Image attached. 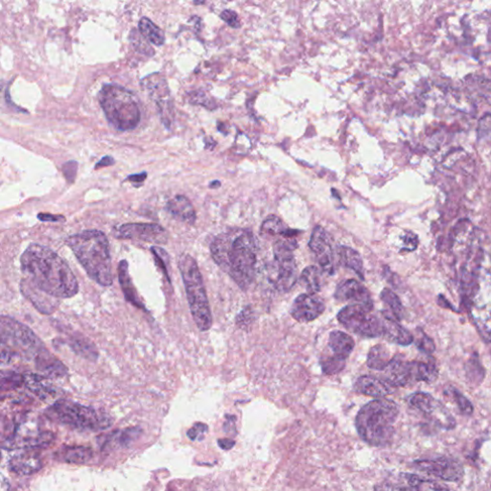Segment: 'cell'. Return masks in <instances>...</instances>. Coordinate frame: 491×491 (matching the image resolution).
<instances>
[{"instance_id":"obj_1","label":"cell","mask_w":491,"mask_h":491,"mask_svg":"<svg viewBox=\"0 0 491 491\" xmlns=\"http://www.w3.org/2000/svg\"><path fill=\"white\" fill-rule=\"evenodd\" d=\"M21 283L47 297L69 298L79 292L78 281L71 267L49 248L29 246L21 255Z\"/></svg>"},{"instance_id":"obj_2","label":"cell","mask_w":491,"mask_h":491,"mask_svg":"<svg viewBox=\"0 0 491 491\" xmlns=\"http://www.w3.org/2000/svg\"><path fill=\"white\" fill-rule=\"evenodd\" d=\"M215 263L232 278L242 290L254 280L257 246L254 233L246 228H232L219 235L211 245Z\"/></svg>"},{"instance_id":"obj_3","label":"cell","mask_w":491,"mask_h":491,"mask_svg":"<svg viewBox=\"0 0 491 491\" xmlns=\"http://www.w3.org/2000/svg\"><path fill=\"white\" fill-rule=\"evenodd\" d=\"M67 245L93 280L104 287L112 285V256L109 240L104 232L85 230L67 238Z\"/></svg>"},{"instance_id":"obj_4","label":"cell","mask_w":491,"mask_h":491,"mask_svg":"<svg viewBox=\"0 0 491 491\" xmlns=\"http://www.w3.org/2000/svg\"><path fill=\"white\" fill-rule=\"evenodd\" d=\"M399 416L398 405L387 398L368 402L358 411L355 427L361 439L370 446L384 447L392 444Z\"/></svg>"},{"instance_id":"obj_5","label":"cell","mask_w":491,"mask_h":491,"mask_svg":"<svg viewBox=\"0 0 491 491\" xmlns=\"http://www.w3.org/2000/svg\"><path fill=\"white\" fill-rule=\"evenodd\" d=\"M99 103L108 121L119 131H131L141 120L139 98L132 91L117 85H105L100 91Z\"/></svg>"},{"instance_id":"obj_6","label":"cell","mask_w":491,"mask_h":491,"mask_svg":"<svg viewBox=\"0 0 491 491\" xmlns=\"http://www.w3.org/2000/svg\"><path fill=\"white\" fill-rule=\"evenodd\" d=\"M179 269L195 324L200 331H208L213 326V316L198 264L189 254H182L179 259Z\"/></svg>"},{"instance_id":"obj_7","label":"cell","mask_w":491,"mask_h":491,"mask_svg":"<svg viewBox=\"0 0 491 491\" xmlns=\"http://www.w3.org/2000/svg\"><path fill=\"white\" fill-rule=\"evenodd\" d=\"M47 415L50 420L75 430L96 432L112 425V418L104 411L67 399L54 402L47 409Z\"/></svg>"},{"instance_id":"obj_8","label":"cell","mask_w":491,"mask_h":491,"mask_svg":"<svg viewBox=\"0 0 491 491\" xmlns=\"http://www.w3.org/2000/svg\"><path fill=\"white\" fill-rule=\"evenodd\" d=\"M0 341L14 355L37 365L49 351L28 326L9 317H0Z\"/></svg>"},{"instance_id":"obj_9","label":"cell","mask_w":491,"mask_h":491,"mask_svg":"<svg viewBox=\"0 0 491 491\" xmlns=\"http://www.w3.org/2000/svg\"><path fill=\"white\" fill-rule=\"evenodd\" d=\"M298 244L294 238L281 237L274 244V285L279 292H288L297 283L298 268L294 250Z\"/></svg>"},{"instance_id":"obj_10","label":"cell","mask_w":491,"mask_h":491,"mask_svg":"<svg viewBox=\"0 0 491 491\" xmlns=\"http://www.w3.org/2000/svg\"><path fill=\"white\" fill-rule=\"evenodd\" d=\"M373 304H350L339 312L338 321L348 331L365 338L382 336V319L372 314Z\"/></svg>"},{"instance_id":"obj_11","label":"cell","mask_w":491,"mask_h":491,"mask_svg":"<svg viewBox=\"0 0 491 491\" xmlns=\"http://www.w3.org/2000/svg\"><path fill=\"white\" fill-rule=\"evenodd\" d=\"M54 435L43 430L38 421L32 418H23L5 442V446L9 449L34 450L47 446L51 444Z\"/></svg>"},{"instance_id":"obj_12","label":"cell","mask_w":491,"mask_h":491,"mask_svg":"<svg viewBox=\"0 0 491 491\" xmlns=\"http://www.w3.org/2000/svg\"><path fill=\"white\" fill-rule=\"evenodd\" d=\"M409 405L420 411L431 422L444 430H453L456 420L439 400L426 392H416L407 398Z\"/></svg>"},{"instance_id":"obj_13","label":"cell","mask_w":491,"mask_h":491,"mask_svg":"<svg viewBox=\"0 0 491 491\" xmlns=\"http://www.w3.org/2000/svg\"><path fill=\"white\" fill-rule=\"evenodd\" d=\"M141 86L148 91L151 99L156 103L163 124L170 128L174 117V105L165 77L160 73L151 74L141 81Z\"/></svg>"},{"instance_id":"obj_14","label":"cell","mask_w":491,"mask_h":491,"mask_svg":"<svg viewBox=\"0 0 491 491\" xmlns=\"http://www.w3.org/2000/svg\"><path fill=\"white\" fill-rule=\"evenodd\" d=\"M413 464L416 470L445 482H459L464 476L463 464L457 459L447 457L416 459Z\"/></svg>"},{"instance_id":"obj_15","label":"cell","mask_w":491,"mask_h":491,"mask_svg":"<svg viewBox=\"0 0 491 491\" xmlns=\"http://www.w3.org/2000/svg\"><path fill=\"white\" fill-rule=\"evenodd\" d=\"M115 237L121 240H141L165 245L169 239L167 230L158 224L130 223L117 228Z\"/></svg>"},{"instance_id":"obj_16","label":"cell","mask_w":491,"mask_h":491,"mask_svg":"<svg viewBox=\"0 0 491 491\" xmlns=\"http://www.w3.org/2000/svg\"><path fill=\"white\" fill-rule=\"evenodd\" d=\"M309 248L314 252L320 269L326 273L332 274L336 271V252L332 247L331 235L324 228L318 227L313 230L310 238Z\"/></svg>"},{"instance_id":"obj_17","label":"cell","mask_w":491,"mask_h":491,"mask_svg":"<svg viewBox=\"0 0 491 491\" xmlns=\"http://www.w3.org/2000/svg\"><path fill=\"white\" fill-rule=\"evenodd\" d=\"M326 310V303L319 296L302 294L294 300L291 316L300 322H309L318 319Z\"/></svg>"},{"instance_id":"obj_18","label":"cell","mask_w":491,"mask_h":491,"mask_svg":"<svg viewBox=\"0 0 491 491\" xmlns=\"http://www.w3.org/2000/svg\"><path fill=\"white\" fill-rule=\"evenodd\" d=\"M385 372V381L392 387H405L415 380V363L409 362L403 355H397L392 358Z\"/></svg>"},{"instance_id":"obj_19","label":"cell","mask_w":491,"mask_h":491,"mask_svg":"<svg viewBox=\"0 0 491 491\" xmlns=\"http://www.w3.org/2000/svg\"><path fill=\"white\" fill-rule=\"evenodd\" d=\"M334 297L339 302H350V304H372L367 288L355 279H348L339 284Z\"/></svg>"},{"instance_id":"obj_20","label":"cell","mask_w":491,"mask_h":491,"mask_svg":"<svg viewBox=\"0 0 491 491\" xmlns=\"http://www.w3.org/2000/svg\"><path fill=\"white\" fill-rule=\"evenodd\" d=\"M9 468L19 476L33 475L43 468V461L38 455L31 453V450H23L10 459Z\"/></svg>"},{"instance_id":"obj_21","label":"cell","mask_w":491,"mask_h":491,"mask_svg":"<svg viewBox=\"0 0 491 491\" xmlns=\"http://www.w3.org/2000/svg\"><path fill=\"white\" fill-rule=\"evenodd\" d=\"M353 389L358 394L364 396L375 397V398H384L394 391L389 383L385 380L379 379L372 375H363L356 380Z\"/></svg>"},{"instance_id":"obj_22","label":"cell","mask_w":491,"mask_h":491,"mask_svg":"<svg viewBox=\"0 0 491 491\" xmlns=\"http://www.w3.org/2000/svg\"><path fill=\"white\" fill-rule=\"evenodd\" d=\"M383 334L387 341L400 346H409L414 342V337L405 327L399 324L398 321L391 315L383 313Z\"/></svg>"},{"instance_id":"obj_23","label":"cell","mask_w":491,"mask_h":491,"mask_svg":"<svg viewBox=\"0 0 491 491\" xmlns=\"http://www.w3.org/2000/svg\"><path fill=\"white\" fill-rule=\"evenodd\" d=\"M166 211L176 220L194 225L196 222V211L193 204L185 196L178 195L171 199L165 206Z\"/></svg>"},{"instance_id":"obj_24","label":"cell","mask_w":491,"mask_h":491,"mask_svg":"<svg viewBox=\"0 0 491 491\" xmlns=\"http://www.w3.org/2000/svg\"><path fill=\"white\" fill-rule=\"evenodd\" d=\"M119 278L120 285H121L122 291L127 302L132 303L134 307L139 308V309L146 310L141 298L139 297V294L136 292L134 283H132L131 276L129 274V264H128L127 260L123 259L120 261L119 265Z\"/></svg>"},{"instance_id":"obj_25","label":"cell","mask_w":491,"mask_h":491,"mask_svg":"<svg viewBox=\"0 0 491 491\" xmlns=\"http://www.w3.org/2000/svg\"><path fill=\"white\" fill-rule=\"evenodd\" d=\"M328 346L334 355L346 360L355 350V343L345 332L334 331L329 334Z\"/></svg>"},{"instance_id":"obj_26","label":"cell","mask_w":491,"mask_h":491,"mask_svg":"<svg viewBox=\"0 0 491 491\" xmlns=\"http://www.w3.org/2000/svg\"><path fill=\"white\" fill-rule=\"evenodd\" d=\"M337 261L352 270L359 276L360 278L364 279V266H363L362 257L357 250L346 246H340L336 250Z\"/></svg>"},{"instance_id":"obj_27","label":"cell","mask_w":491,"mask_h":491,"mask_svg":"<svg viewBox=\"0 0 491 491\" xmlns=\"http://www.w3.org/2000/svg\"><path fill=\"white\" fill-rule=\"evenodd\" d=\"M93 456V449L86 446H64L56 452V458L67 464H85Z\"/></svg>"},{"instance_id":"obj_28","label":"cell","mask_w":491,"mask_h":491,"mask_svg":"<svg viewBox=\"0 0 491 491\" xmlns=\"http://www.w3.org/2000/svg\"><path fill=\"white\" fill-rule=\"evenodd\" d=\"M401 477L413 491H451L442 483L418 477L415 474L402 473Z\"/></svg>"},{"instance_id":"obj_29","label":"cell","mask_w":491,"mask_h":491,"mask_svg":"<svg viewBox=\"0 0 491 491\" xmlns=\"http://www.w3.org/2000/svg\"><path fill=\"white\" fill-rule=\"evenodd\" d=\"M139 32L146 40L153 43L156 47H161L165 43V36L163 31L148 18H142L139 21Z\"/></svg>"},{"instance_id":"obj_30","label":"cell","mask_w":491,"mask_h":491,"mask_svg":"<svg viewBox=\"0 0 491 491\" xmlns=\"http://www.w3.org/2000/svg\"><path fill=\"white\" fill-rule=\"evenodd\" d=\"M322 270L316 266L307 267L303 270L302 276H300V281H302V285L307 288L308 294L317 295V293L322 290Z\"/></svg>"},{"instance_id":"obj_31","label":"cell","mask_w":491,"mask_h":491,"mask_svg":"<svg viewBox=\"0 0 491 491\" xmlns=\"http://www.w3.org/2000/svg\"><path fill=\"white\" fill-rule=\"evenodd\" d=\"M296 230H289L278 216H269L261 226V235H279L280 237L293 238Z\"/></svg>"},{"instance_id":"obj_32","label":"cell","mask_w":491,"mask_h":491,"mask_svg":"<svg viewBox=\"0 0 491 491\" xmlns=\"http://www.w3.org/2000/svg\"><path fill=\"white\" fill-rule=\"evenodd\" d=\"M392 357L386 346L377 345L373 346L368 355V367L374 370H383L386 368Z\"/></svg>"},{"instance_id":"obj_33","label":"cell","mask_w":491,"mask_h":491,"mask_svg":"<svg viewBox=\"0 0 491 491\" xmlns=\"http://www.w3.org/2000/svg\"><path fill=\"white\" fill-rule=\"evenodd\" d=\"M139 431L132 428V429H126L124 431H117L106 435L105 442H103V446L114 447L127 446L134 442L139 437Z\"/></svg>"},{"instance_id":"obj_34","label":"cell","mask_w":491,"mask_h":491,"mask_svg":"<svg viewBox=\"0 0 491 491\" xmlns=\"http://www.w3.org/2000/svg\"><path fill=\"white\" fill-rule=\"evenodd\" d=\"M69 346L77 355L91 361H96L98 358V351L95 346L86 337L77 335L69 339Z\"/></svg>"},{"instance_id":"obj_35","label":"cell","mask_w":491,"mask_h":491,"mask_svg":"<svg viewBox=\"0 0 491 491\" xmlns=\"http://www.w3.org/2000/svg\"><path fill=\"white\" fill-rule=\"evenodd\" d=\"M416 382H434L438 378V368L432 358L427 361H414Z\"/></svg>"},{"instance_id":"obj_36","label":"cell","mask_w":491,"mask_h":491,"mask_svg":"<svg viewBox=\"0 0 491 491\" xmlns=\"http://www.w3.org/2000/svg\"><path fill=\"white\" fill-rule=\"evenodd\" d=\"M380 298H381L382 302L386 303L390 309H391L392 316L396 319L397 321L402 320L405 311H404L403 305H402L398 296L391 289L385 288L380 294Z\"/></svg>"},{"instance_id":"obj_37","label":"cell","mask_w":491,"mask_h":491,"mask_svg":"<svg viewBox=\"0 0 491 491\" xmlns=\"http://www.w3.org/2000/svg\"><path fill=\"white\" fill-rule=\"evenodd\" d=\"M346 360L337 357L335 355L322 357L321 360L322 372L327 375L337 374L346 368Z\"/></svg>"},{"instance_id":"obj_38","label":"cell","mask_w":491,"mask_h":491,"mask_svg":"<svg viewBox=\"0 0 491 491\" xmlns=\"http://www.w3.org/2000/svg\"><path fill=\"white\" fill-rule=\"evenodd\" d=\"M449 394L450 396L453 398L455 403L458 406L459 410L462 411V414L466 416L472 415L474 411L472 403H471L462 392H459L458 390L455 389V387H450Z\"/></svg>"},{"instance_id":"obj_39","label":"cell","mask_w":491,"mask_h":491,"mask_svg":"<svg viewBox=\"0 0 491 491\" xmlns=\"http://www.w3.org/2000/svg\"><path fill=\"white\" fill-rule=\"evenodd\" d=\"M130 40H131L132 45H134V47L136 48L137 51L148 55V56H152V55H154V53H155L153 48L150 47V45L147 43L145 38L142 37L139 31H132L131 36H130Z\"/></svg>"},{"instance_id":"obj_40","label":"cell","mask_w":491,"mask_h":491,"mask_svg":"<svg viewBox=\"0 0 491 491\" xmlns=\"http://www.w3.org/2000/svg\"><path fill=\"white\" fill-rule=\"evenodd\" d=\"M151 252L152 254H154V257H155L156 264H158L160 268L163 270L166 278H167V280L170 283V278L169 274H168L167 269V266L169 265V255H168L167 252H166L165 250L161 249V248L158 247V246H153V247L151 248Z\"/></svg>"},{"instance_id":"obj_41","label":"cell","mask_w":491,"mask_h":491,"mask_svg":"<svg viewBox=\"0 0 491 491\" xmlns=\"http://www.w3.org/2000/svg\"><path fill=\"white\" fill-rule=\"evenodd\" d=\"M416 346L422 352L428 355H432L435 351L434 342L423 332L418 334V338L416 339Z\"/></svg>"},{"instance_id":"obj_42","label":"cell","mask_w":491,"mask_h":491,"mask_svg":"<svg viewBox=\"0 0 491 491\" xmlns=\"http://www.w3.org/2000/svg\"><path fill=\"white\" fill-rule=\"evenodd\" d=\"M220 18L222 19L226 23H228L230 27L237 29L241 26L239 16H238L237 13H235L232 10H225V11L221 13Z\"/></svg>"},{"instance_id":"obj_43","label":"cell","mask_w":491,"mask_h":491,"mask_svg":"<svg viewBox=\"0 0 491 491\" xmlns=\"http://www.w3.org/2000/svg\"><path fill=\"white\" fill-rule=\"evenodd\" d=\"M14 353L0 341V365H7L13 361Z\"/></svg>"},{"instance_id":"obj_44","label":"cell","mask_w":491,"mask_h":491,"mask_svg":"<svg viewBox=\"0 0 491 491\" xmlns=\"http://www.w3.org/2000/svg\"><path fill=\"white\" fill-rule=\"evenodd\" d=\"M403 245L404 250H409V252L415 250L418 245V237L413 232H407L404 237Z\"/></svg>"},{"instance_id":"obj_45","label":"cell","mask_w":491,"mask_h":491,"mask_svg":"<svg viewBox=\"0 0 491 491\" xmlns=\"http://www.w3.org/2000/svg\"><path fill=\"white\" fill-rule=\"evenodd\" d=\"M375 491H413L410 488L396 486L391 483H383L375 486Z\"/></svg>"},{"instance_id":"obj_46","label":"cell","mask_w":491,"mask_h":491,"mask_svg":"<svg viewBox=\"0 0 491 491\" xmlns=\"http://www.w3.org/2000/svg\"><path fill=\"white\" fill-rule=\"evenodd\" d=\"M250 319H252V310H250V307H248L245 308V309L240 313L239 316L237 317V324H239L241 327L242 326H245V324H249Z\"/></svg>"},{"instance_id":"obj_47","label":"cell","mask_w":491,"mask_h":491,"mask_svg":"<svg viewBox=\"0 0 491 491\" xmlns=\"http://www.w3.org/2000/svg\"><path fill=\"white\" fill-rule=\"evenodd\" d=\"M38 218L43 222H61L64 221V217L60 215H52V214L40 213L38 214Z\"/></svg>"},{"instance_id":"obj_48","label":"cell","mask_w":491,"mask_h":491,"mask_svg":"<svg viewBox=\"0 0 491 491\" xmlns=\"http://www.w3.org/2000/svg\"><path fill=\"white\" fill-rule=\"evenodd\" d=\"M77 171V163H73V161H71V163H67L66 165L64 166V175L67 176V180H73L74 176L72 174L71 172H73L74 174H76Z\"/></svg>"},{"instance_id":"obj_49","label":"cell","mask_w":491,"mask_h":491,"mask_svg":"<svg viewBox=\"0 0 491 491\" xmlns=\"http://www.w3.org/2000/svg\"><path fill=\"white\" fill-rule=\"evenodd\" d=\"M146 178L147 173L143 172L141 173V174L130 176V177L128 178V180H130L134 185H141L143 184L144 180H146Z\"/></svg>"},{"instance_id":"obj_50","label":"cell","mask_w":491,"mask_h":491,"mask_svg":"<svg viewBox=\"0 0 491 491\" xmlns=\"http://www.w3.org/2000/svg\"><path fill=\"white\" fill-rule=\"evenodd\" d=\"M0 491H11V485L8 479L0 472Z\"/></svg>"},{"instance_id":"obj_51","label":"cell","mask_w":491,"mask_h":491,"mask_svg":"<svg viewBox=\"0 0 491 491\" xmlns=\"http://www.w3.org/2000/svg\"><path fill=\"white\" fill-rule=\"evenodd\" d=\"M114 158H110V156H105V158H103L102 160L96 165L95 168L98 169V168L106 167V166H110L114 165Z\"/></svg>"},{"instance_id":"obj_52","label":"cell","mask_w":491,"mask_h":491,"mask_svg":"<svg viewBox=\"0 0 491 491\" xmlns=\"http://www.w3.org/2000/svg\"><path fill=\"white\" fill-rule=\"evenodd\" d=\"M218 444L223 449L227 450L232 448L233 445H235V442L230 440H219Z\"/></svg>"},{"instance_id":"obj_53","label":"cell","mask_w":491,"mask_h":491,"mask_svg":"<svg viewBox=\"0 0 491 491\" xmlns=\"http://www.w3.org/2000/svg\"><path fill=\"white\" fill-rule=\"evenodd\" d=\"M220 182H218V180H215V182H211V185H209V187H211V189H216V187H220Z\"/></svg>"}]
</instances>
